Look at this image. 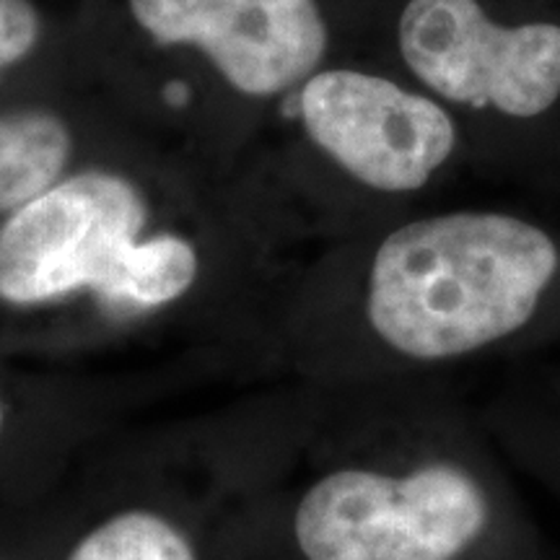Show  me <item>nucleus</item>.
<instances>
[{
  "label": "nucleus",
  "mask_w": 560,
  "mask_h": 560,
  "mask_svg": "<svg viewBox=\"0 0 560 560\" xmlns=\"http://www.w3.org/2000/svg\"><path fill=\"white\" fill-rule=\"evenodd\" d=\"M0 429H3V402H0Z\"/></svg>",
  "instance_id": "obj_10"
},
{
  "label": "nucleus",
  "mask_w": 560,
  "mask_h": 560,
  "mask_svg": "<svg viewBox=\"0 0 560 560\" xmlns=\"http://www.w3.org/2000/svg\"><path fill=\"white\" fill-rule=\"evenodd\" d=\"M68 560H198V552L170 516L128 509L96 524Z\"/></svg>",
  "instance_id": "obj_8"
},
{
  "label": "nucleus",
  "mask_w": 560,
  "mask_h": 560,
  "mask_svg": "<svg viewBox=\"0 0 560 560\" xmlns=\"http://www.w3.org/2000/svg\"><path fill=\"white\" fill-rule=\"evenodd\" d=\"M145 219V200L117 174L52 185L0 229V299L32 306L89 289L128 310L177 301L198 278V252L177 234L140 240Z\"/></svg>",
  "instance_id": "obj_3"
},
{
  "label": "nucleus",
  "mask_w": 560,
  "mask_h": 560,
  "mask_svg": "<svg viewBox=\"0 0 560 560\" xmlns=\"http://www.w3.org/2000/svg\"><path fill=\"white\" fill-rule=\"evenodd\" d=\"M550 382H552V384H558V387H560V374L556 376V380H550Z\"/></svg>",
  "instance_id": "obj_11"
},
{
  "label": "nucleus",
  "mask_w": 560,
  "mask_h": 560,
  "mask_svg": "<svg viewBox=\"0 0 560 560\" xmlns=\"http://www.w3.org/2000/svg\"><path fill=\"white\" fill-rule=\"evenodd\" d=\"M159 45H192L231 86L272 96L310 79L327 52L317 0H130Z\"/></svg>",
  "instance_id": "obj_6"
},
{
  "label": "nucleus",
  "mask_w": 560,
  "mask_h": 560,
  "mask_svg": "<svg viewBox=\"0 0 560 560\" xmlns=\"http://www.w3.org/2000/svg\"><path fill=\"white\" fill-rule=\"evenodd\" d=\"M301 120L350 177L382 192L420 190L457 143L436 102L359 70L312 75L301 91Z\"/></svg>",
  "instance_id": "obj_5"
},
{
  "label": "nucleus",
  "mask_w": 560,
  "mask_h": 560,
  "mask_svg": "<svg viewBox=\"0 0 560 560\" xmlns=\"http://www.w3.org/2000/svg\"><path fill=\"white\" fill-rule=\"evenodd\" d=\"M39 39V13L30 0H0V70L16 66Z\"/></svg>",
  "instance_id": "obj_9"
},
{
  "label": "nucleus",
  "mask_w": 560,
  "mask_h": 560,
  "mask_svg": "<svg viewBox=\"0 0 560 560\" xmlns=\"http://www.w3.org/2000/svg\"><path fill=\"white\" fill-rule=\"evenodd\" d=\"M293 540L304 560H560L486 420L317 475Z\"/></svg>",
  "instance_id": "obj_1"
},
{
  "label": "nucleus",
  "mask_w": 560,
  "mask_h": 560,
  "mask_svg": "<svg viewBox=\"0 0 560 560\" xmlns=\"http://www.w3.org/2000/svg\"><path fill=\"white\" fill-rule=\"evenodd\" d=\"M408 68L444 100L537 117L560 96V26L493 24L475 0H410L400 19Z\"/></svg>",
  "instance_id": "obj_4"
},
{
  "label": "nucleus",
  "mask_w": 560,
  "mask_h": 560,
  "mask_svg": "<svg viewBox=\"0 0 560 560\" xmlns=\"http://www.w3.org/2000/svg\"><path fill=\"white\" fill-rule=\"evenodd\" d=\"M70 130L60 117L42 109L0 115V213L39 198L66 170Z\"/></svg>",
  "instance_id": "obj_7"
},
{
  "label": "nucleus",
  "mask_w": 560,
  "mask_h": 560,
  "mask_svg": "<svg viewBox=\"0 0 560 560\" xmlns=\"http://www.w3.org/2000/svg\"><path fill=\"white\" fill-rule=\"evenodd\" d=\"M560 283V244L520 215L459 210L395 229L369 265V330L395 359L441 366L522 338Z\"/></svg>",
  "instance_id": "obj_2"
}]
</instances>
